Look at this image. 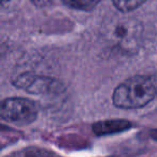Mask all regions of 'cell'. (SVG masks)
Wrapping results in <instances>:
<instances>
[{"label": "cell", "instance_id": "cell-7", "mask_svg": "<svg viewBox=\"0 0 157 157\" xmlns=\"http://www.w3.org/2000/svg\"><path fill=\"white\" fill-rule=\"evenodd\" d=\"M67 7L71 9L81 10V11H90L101 0H61Z\"/></svg>", "mask_w": 157, "mask_h": 157}, {"label": "cell", "instance_id": "cell-5", "mask_svg": "<svg viewBox=\"0 0 157 157\" xmlns=\"http://www.w3.org/2000/svg\"><path fill=\"white\" fill-rule=\"evenodd\" d=\"M131 127V123L126 120H108L95 123L93 125V131L97 136H105L117 133L127 130Z\"/></svg>", "mask_w": 157, "mask_h": 157}, {"label": "cell", "instance_id": "cell-10", "mask_svg": "<svg viewBox=\"0 0 157 157\" xmlns=\"http://www.w3.org/2000/svg\"><path fill=\"white\" fill-rule=\"evenodd\" d=\"M10 1H12V0H0V8L6 6L7 3H9Z\"/></svg>", "mask_w": 157, "mask_h": 157}, {"label": "cell", "instance_id": "cell-3", "mask_svg": "<svg viewBox=\"0 0 157 157\" xmlns=\"http://www.w3.org/2000/svg\"><path fill=\"white\" fill-rule=\"evenodd\" d=\"M18 90L33 95H55L63 92L65 87L61 82L50 76L25 72L15 76L12 81Z\"/></svg>", "mask_w": 157, "mask_h": 157}, {"label": "cell", "instance_id": "cell-8", "mask_svg": "<svg viewBox=\"0 0 157 157\" xmlns=\"http://www.w3.org/2000/svg\"><path fill=\"white\" fill-rule=\"evenodd\" d=\"M147 0H112L113 5L118 11L123 13H129L133 10L138 9Z\"/></svg>", "mask_w": 157, "mask_h": 157}, {"label": "cell", "instance_id": "cell-4", "mask_svg": "<svg viewBox=\"0 0 157 157\" xmlns=\"http://www.w3.org/2000/svg\"><path fill=\"white\" fill-rule=\"evenodd\" d=\"M108 39L123 51L132 52L139 45L142 28L135 20H121L112 24L107 31Z\"/></svg>", "mask_w": 157, "mask_h": 157}, {"label": "cell", "instance_id": "cell-11", "mask_svg": "<svg viewBox=\"0 0 157 157\" xmlns=\"http://www.w3.org/2000/svg\"><path fill=\"white\" fill-rule=\"evenodd\" d=\"M152 138L155 140H157V129L156 130H153L152 131Z\"/></svg>", "mask_w": 157, "mask_h": 157}, {"label": "cell", "instance_id": "cell-1", "mask_svg": "<svg viewBox=\"0 0 157 157\" xmlns=\"http://www.w3.org/2000/svg\"><path fill=\"white\" fill-rule=\"evenodd\" d=\"M157 96V73L141 74L127 78L114 90L112 101L120 109H140Z\"/></svg>", "mask_w": 157, "mask_h": 157}, {"label": "cell", "instance_id": "cell-2", "mask_svg": "<svg viewBox=\"0 0 157 157\" xmlns=\"http://www.w3.org/2000/svg\"><path fill=\"white\" fill-rule=\"evenodd\" d=\"M37 116V105L29 99L11 97L0 101V120L3 122L25 126L35 122Z\"/></svg>", "mask_w": 157, "mask_h": 157}, {"label": "cell", "instance_id": "cell-9", "mask_svg": "<svg viewBox=\"0 0 157 157\" xmlns=\"http://www.w3.org/2000/svg\"><path fill=\"white\" fill-rule=\"evenodd\" d=\"M31 1H33V5L37 6V7L43 8V7H46V6H50L54 0H31Z\"/></svg>", "mask_w": 157, "mask_h": 157}, {"label": "cell", "instance_id": "cell-6", "mask_svg": "<svg viewBox=\"0 0 157 157\" xmlns=\"http://www.w3.org/2000/svg\"><path fill=\"white\" fill-rule=\"evenodd\" d=\"M7 157H55L51 152L43 148L38 147H27L17 152H14Z\"/></svg>", "mask_w": 157, "mask_h": 157}]
</instances>
